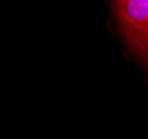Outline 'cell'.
Returning <instances> with one entry per match:
<instances>
[{
  "instance_id": "1",
  "label": "cell",
  "mask_w": 148,
  "mask_h": 139,
  "mask_svg": "<svg viewBox=\"0 0 148 139\" xmlns=\"http://www.w3.org/2000/svg\"><path fill=\"white\" fill-rule=\"evenodd\" d=\"M110 7L124 41L148 75V0H117Z\"/></svg>"
}]
</instances>
